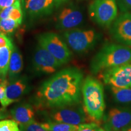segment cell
<instances>
[{"instance_id": "6", "label": "cell", "mask_w": 131, "mask_h": 131, "mask_svg": "<svg viewBox=\"0 0 131 131\" xmlns=\"http://www.w3.org/2000/svg\"><path fill=\"white\" fill-rule=\"evenodd\" d=\"M49 117L51 121L73 125H80L90 121L92 122L80 103L53 108L49 112Z\"/></svg>"}, {"instance_id": "25", "label": "cell", "mask_w": 131, "mask_h": 131, "mask_svg": "<svg viewBox=\"0 0 131 131\" xmlns=\"http://www.w3.org/2000/svg\"><path fill=\"white\" fill-rule=\"evenodd\" d=\"M9 81L7 79L3 80V81L0 83V101L2 100L5 97V94H6V88L7 84H9Z\"/></svg>"}, {"instance_id": "8", "label": "cell", "mask_w": 131, "mask_h": 131, "mask_svg": "<svg viewBox=\"0 0 131 131\" xmlns=\"http://www.w3.org/2000/svg\"><path fill=\"white\" fill-rule=\"evenodd\" d=\"M100 77L110 86L131 88V62L103 70Z\"/></svg>"}, {"instance_id": "23", "label": "cell", "mask_w": 131, "mask_h": 131, "mask_svg": "<svg viewBox=\"0 0 131 131\" xmlns=\"http://www.w3.org/2000/svg\"><path fill=\"white\" fill-rule=\"evenodd\" d=\"M75 131H106L96 122L86 123L80 124L77 130Z\"/></svg>"}, {"instance_id": "9", "label": "cell", "mask_w": 131, "mask_h": 131, "mask_svg": "<svg viewBox=\"0 0 131 131\" xmlns=\"http://www.w3.org/2000/svg\"><path fill=\"white\" fill-rule=\"evenodd\" d=\"M103 128L106 131H122L131 126V109H111L103 118Z\"/></svg>"}, {"instance_id": "30", "label": "cell", "mask_w": 131, "mask_h": 131, "mask_svg": "<svg viewBox=\"0 0 131 131\" xmlns=\"http://www.w3.org/2000/svg\"><path fill=\"white\" fill-rule=\"evenodd\" d=\"M3 80H4V79H3V78H0V83H1V82L3 81Z\"/></svg>"}, {"instance_id": "10", "label": "cell", "mask_w": 131, "mask_h": 131, "mask_svg": "<svg viewBox=\"0 0 131 131\" xmlns=\"http://www.w3.org/2000/svg\"><path fill=\"white\" fill-rule=\"evenodd\" d=\"M83 13L77 6L72 4L66 5L57 14L56 28L63 30L73 29L83 22Z\"/></svg>"}, {"instance_id": "5", "label": "cell", "mask_w": 131, "mask_h": 131, "mask_svg": "<svg viewBox=\"0 0 131 131\" xmlns=\"http://www.w3.org/2000/svg\"><path fill=\"white\" fill-rule=\"evenodd\" d=\"M39 45L46 49L62 65L68 63L72 53L68 45L60 35L53 32H45L38 37Z\"/></svg>"}, {"instance_id": "29", "label": "cell", "mask_w": 131, "mask_h": 131, "mask_svg": "<svg viewBox=\"0 0 131 131\" xmlns=\"http://www.w3.org/2000/svg\"><path fill=\"white\" fill-rule=\"evenodd\" d=\"M122 131H131V126H130L128 127H127L126 129H124V130H122Z\"/></svg>"}, {"instance_id": "14", "label": "cell", "mask_w": 131, "mask_h": 131, "mask_svg": "<svg viewBox=\"0 0 131 131\" xmlns=\"http://www.w3.org/2000/svg\"><path fill=\"white\" fill-rule=\"evenodd\" d=\"M30 90V86L26 77L18 78L10 81L6 88L5 97L0 101L3 107H7L14 103L18 102Z\"/></svg>"}, {"instance_id": "13", "label": "cell", "mask_w": 131, "mask_h": 131, "mask_svg": "<svg viewBox=\"0 0 131 131\" xmlns=\"http://www.w3.org/2000/svg\"><path fill=\"white\" fill-rule=\"evenodd\" d=\"M111 34L117 41L131 48V14L126 13L115 19Z\"/></svg>"}, {"instance_id": "27", "label": "cell", "mask_w": 131, "mask_h": 131, "mask_svg": "<svg viewBox=\"0 0 131 131\" xmlns=\"http://www.w3.org/2000/svg\"><path fill=\"white\" fill-rule=\"evenodd\" d=\"M10 117V114L8 112L6 107H0V120H3Z\"/></svg>"}, {"instance_id": "12", "label": "cell", "mask_w": 131, "mask_h": 131, "mask_svg": "<svg viewBox=\"0 0 131 131\" xmlns=\"http://www.w3.org/2000/svg\"><path fill=\"white\" fill-rule=\"evenodd\" d=\"M62 64L46 49L40 45L36 47L33 57V66L38 72L51 74Z\"/></svg>"}, {"instance_id": "18", "label": "cell", "mask_w": 131, "mask_h": 131, "mask_svg": "<svg viewBox=\"0 0 131 131\" xmlns=\"http://www.w3.org/2000/svg\"><path fill=\"white\" fill-rule=\"evenodd\" d=\"M14 47H3L0 48V78L6 79L8 73L11 52Z\"/></svg>"}, {"instance_id": "17", "label": "cell", "mask_w": 131, "mask_h": 131, "mask_svg": "<svg viewBox=\"0 0 131 131\" xmlns=\"http://www.w3.org/2000/svg\"><path fill=\"white\" fill-rule=\"evenodd\" d=\"M111 89L116 102L122 104H131V88L111 86Z\"/></svg>"}, {"instance_id": "22", "label": "cell", "mask_w": 131, "mask_h": 131, "mask_svg": "<svg viewBox=\"0 0 131 131\" xmlns=\"http://www.w3.org/2000/svg\"><path fill=\"white\" fill-rule=\"evenodd\" d=\"M19 126L21 131H48L45 130L42 127L41 123L37 122L35 119L29 123L21 124Z\"/></svg>"}, {"instance_id": "20", "label": "cell", "mask_w": 131, "mask_h": 131, "mask_svg": "<svg viewBox=\"0 0 131 131\" xmlns=\"http://www.w3.org/2000/svg\"><path fill=\"white\" fill-rule=\"evenodd\" d=\"M21 24H22V22L18 20H15L10 18L0 19L1 33L5 35H9V34H12Z\"/></svg>"}, {"instance_id": "1", "label": "cell", "mask_w": 131, "mask_h": 131, "mask_svg": "<svg viewBox=\"0 0 131 131\" xmlns=\"http://www.w3.org/2000/svg\"><path fill=\"white\" fill-rule=\"evenodd\" d=\"M84 80L76 68L64 69L44 82L37 93L38 105L53 108L80 103Z\"/></svg>"}, {"instance_id": "19", "label": "cell", "mask_w": 131, "mask_h": 131, "mask_svg": "<svg viewBox=\"0 0 131 131\" xmlns=\"http://www.w3.org/2000/svg\"><path fill=\"white\" fill-rule=\"evenodd\" d=\"M41 124L45 130L48 131H75L79 126V125H73L51 120L42 123Z\"/></svg>"}, {"instance_id": "2", "label": "cell", "mask_w": 131, "mask_h": 131, "mask_svg": "<svg viewBox=\"0 0 131 131\" xmlns=\"http://www.w3.org/2000/svg\"><path fill=\"white\" fill-rule=\"evenodd\" d=\"M82 95L85 112L92 122H100L104 118L106 104L104 89L101 82L92 77L84 80Z\"/></svg>"}, {"instance_id": "7", "label": "cell", "mask_w": 131, "mask_h": 131, "mask_svg": "<svg viewBox=\"0 0 131 131\" xmlns=\"http://www.w3.org/2000/svg\"><path fill=\"white\" fill-rule=\"evenodd\" d=\"M117 10L116 0H95L89 7L91 18L103 27H108L115 20Z\"/></svg>"}, {"instance_id": "21", "label": "cell", "mask_w": 131, "mask_h": 131, "mask_svg": "<svg viewBox=\"0 0 131 131\" xmlns=\"http://www.w3.org/2000/svg\"><path fill=\"white\" fill-rule=\"evenodd\" d=\"M19 124L14 119L0 121V131H21Z\"/></svg>"}, {"instance_id": "24", "label": "cell", "mask_w": 131, "mask_h": 131, "mask_svg": "<svg viewBox=\"0 0 131 131\" xmlns=\"http://www.w3.org/2000/svg\"><path fill=\"white\" fill-rule=\"evenodd\" d=\"M6 46L14 47V45H13L11 39L8 37L7 35L1 33L0 34V48Z\"/></svg>"}, {"instance_id": "11", "label": "cell", "mask_w": 131, "mask_h": 131, "mask_svg": "<svg viewBox=\"0 0 131 131\" xmlns=\"http://www.w3.org/2000/svg\"><path fill=\"white\" fill-rule=\"evenodd\" d=\"M67 0H26V11L32 19H38L51 15Z\"/></svg>"}, {"instance_id": "26", "label": "cell", "mask_w": 131, "mask_h": 131, "mask_svg": "<svg viewBox=\"0 0 131 131\" xmlns=\"http://www.w3.org/2000/svg\"><path fill=\"white\" fill-rule=\"evenodd\" d=\"M16 0H0V12L5 8L10 7Z\"/></svg>"}, {"instance_id": "4", "label": "cell", "mask_w": 131, "mask_h": 131, "mask_svg": "<svg viewBox=\"0 0 131 131\" xmlns=\"http://www.w3.org/2000/svg\"><path fill=\"white\" fill-rule=\"evenodd\" d=\"M63 37L70 48L77 53L86 52L94 46L99 35L92 29H70L65 31Z\"/></svg>"}, {"instance_id": "16", "label": "cell", "mask_w": 131, "mask_h": 131, "mask_svg": "<svg viewBox=\"0 0 131 131\" xmlns=\"http://www.w3.org/2000/svg\"><path fill=\"white\" fill-rule=\"evenodd\" d=\"M23 68V60L20 51L17 47L14 46L10 58L8 78L9 81L17 79Z\"/></svg>"}, {"instance_id": "3", "label": "cell", "mask_w": 131, "mask_h": 131, "mask_svg": "<svg viewBox=\"0 0 131 131\" xmlns=\"http://www.w3.org/2000/svg\"><path fill=\"white\" fill-rule=\"evenodd\" d=\"M130 62L131 48L122 45L106 44L92 58L90 69L93 73H97Z\"/></svg>"}, {"instance_id": "31", "label": "cell", "mask_w": 131, "mask_h": 131, "mask_svg": "<svg viewBox=\"0 0 131 131\" xmlns=\"http://www.w3.org/2000/svg\"><path fill=\"white\" fill-rule=\"evenodd\" d=\"M1 34V26H0V34Z\"/></svg>"}, {"instance_id": "28", "label": "cell", "mask_w": 131, "mask_h": 131, "mask_svg": "<svg viewBox=\"0 0 131 131\" xmlns=\"http://www.w3.org/2000/svg\"><path fill=\"white\" fill-rule=\"evenodd\" d=\"M123 6L126 7V9H131V0H122Z\"/></svg>"}, {"instance_id": "15", "label": "cell", "mask_w": 131, "mask_h": 131, "mask_svg": "<svg viewBox=\"0 0 131 131\" xmlns=\"http://www.w3.org/2000/svg\"><path fill=\"white\" fill-rule=\"evenodd\" d=\"M35 114L34 107L29 103L18 104L10 111V117L19 125L29 123L34 120Z\"/></svg>"}]
</instances>
